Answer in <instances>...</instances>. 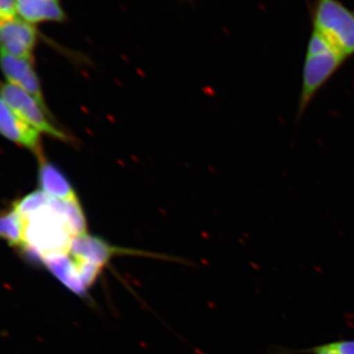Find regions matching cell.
<instances>
[{
	"instance_id": "14",
	"label": "cell",
	"mask_w": 354,
	"mask_h": 354,
	"mask_svg": "<svg viewBox=\"0 0 354 354\" xmlns=\"http://www.w3.org/2000/svg\"><path fill=\"white\" fill-rule=\"evenodd\" d=\"M316 354H333V353H316Z\"/></svg>"
},
{
	"instance_id": "6",
	"label": "cell",
	"mask_w": 354,
	"mask_h": 354,
	"mask_svg": "<svg viewBox=\"0 0 354 354\" xmlns=\"http://www.w3.org/2000/svg\"><path fill=\"white\" fill-rule=\"evenodd\" d=\"M0 68L9 83L29 93L46 109L41 84L32 66V60L15 57L6 51L0 50Z\"/></svg>"
},
{
	"instance_id": "3",
	"label": "cell",
	"mask_w": 354,
	"mask_h": 354,
	"mask_svg": "<svg viewBox=\"0 0 354 354\" xmlns=\"http://www.w3.org/2000/svg\"><path fill=\"white\" fill-rule=\"evenodd\" d=\"M312 30L344 57H354V11L341 0H314L310 6Z\"/></svg>"
},
{
	"instance_id": "7",
	"label": "cell",
	"mask_w": 354,
	"mask_h": 354,
	"mask_svg": "<svg viewBox=\"0 0 354 354\" xmlns=\"http://www.w3.org/2000/svg\"><path fill=\"white\" fill-rule=\"evenodd\" d=\"M0 134L9 141L25 147L39 157L43 156L39 132L14 113L0 97Z\"/></svg>"
},
{
	"instance_id": "4",
	"label": "cell",
	"mask_w": 354,
	"mask_h": 354,
	"mask_svg": "<svg viewBox=\"0 0 354 354\" xmlns=\"http://www.w3.org/2000/svg\"><path fill=\"white\" fill-rule=\"evenodd\" d=\"M0 97L14 113L39 133L60 140L67 139L66 135L48 120L46 109L23 88L9 82L2 84L0 86Z\"/></svg>"
},
{
	"instance_id": "5",
	"label": "cell",
	"mask_w": 354,
	"mask_h": 354,
	"mask_svg": "<svg viewBox=\"0 0 354 354\" xmlns=\"http://www.w3.org/2000/svg\"><path fill=\"white\" fill-rule=\"evenodd\" d=\"M37 39L38 32L35 26L18 16L0 19V50L15 57L32 60Z\"/></svg>"
},
{
	"instance_id": "1",
	"label": "cell",
	"mask_w": 354,
	"mask_h": 354,
	"mask_svg": "<svg viewBox=\"0 0 354 354\" xmlns=\"http://www.w3.org/2000/svg\"><path fill=\"white\" fill-rule=\"evenodd\" d=\"M24 221L22 248L41 262L69 254L72 242L87 234V221L78 199L62 201L48 196Z\"/></svg>"
},
{
	"instance_id": "11",
	"label": "cell",
	"mask_w": 354,
	"mask_h": 354,
	"mask_svg": "<svg viewBox=\"0 0 354 354\" xmlns=\"http://www.w3.org/2000/svg\"><path fill=\"white\" fill-rule=\"evenodd\" d=\"M24 221L22 216L13 208L0 215V237L13 246L22 247L24 244Z\"/></svg>"
},
{
	"instance_id": "9",
	"label": "cell",
	"mask_w": 354,
	"mask_h": 354,
	"mask_svg": "<svg viewBox=\"0 0 354 354\" xmlns=\"http://www.w3.org/2000/svg\"><path fill=\"white\" fill-rule=\"evenodd\" d=\"M16 13L30 24L62 23L66 20L60 0H14Z\"/></svg>"
},
{
	"instance_id": "2",
	"label": "cell",
	"mask_w": 354,
	"mask_h": 354,
	"mask_svg": "<svg viewBox=\"0 0 354 354\" xmlns=\"http://www.w3.org/2000/svg\"><path fill=\"white\" fill-rule=\"evenodd\" d=\"M346 60L348 58L327 39L312 30L302 67L297 120L302 118L314 97L337 73Z\"/></svg>"
},
{
	"instance_id": "12",
	"label": "cell",
	"mask_w": 354,
	"mask_h": 354,
	"mask_svg": "<svg viewBox=\"0 0 354 354\" xmlns=\"http://www.w3.org/2000/svg\"><path fill=\"white\" fill-rule=\"evenodd\" d=\"M319 353H330L333 354H354V339H342L320 344V346H312L310 348L290 349L279 348L272 354H316Z\"/></svg>"
},
{
	"instance_id": "15",
	"label": "cell",
	"mask_w": 354,
	"mask_h": 354,
	"mask_svg": "<svg viewBox=\"0 0 354 354\" xmlns=\"http://www.w3.org/2000/svg\"><path fill=\"white\" fill-rule=\"evenodd\" d=\"M0 19H3V18L0 17ZM6 19H7V18H6Z\"/></svg>"
},
{
	"instance_id": "10",
	"label": "cell",
	"mask_w": 354,
	"mask_h": 354,
	"mask_svg": "<svg viewBox=\"0 0 354 354\" xmlns=\"http://www.w3.org/2000/svg\"><path fill=\"white\" fill-rule=\"evenodd\" d=\"M39 158H41V164H39V180L41 190L48 196L62 200V201L78 199L75 191L64 172L57 169L55 165L44 160L43 156Z\"/></svg>"
},
{
	"instance_id": "13",
	"label": "cell",
	"mask_w": 354,
	"mask_h": 354,
	"mask_svg": "<svg viewBox=\"0 0 354 354\" xmlns=\"http://www.w3.org/2000/svg\"><path fill=\"white\" fill-rule=\"evenodd\" d=\"M17 16L14 0H0V17L13 18Z\"/></svg>"
},
{
	"instance_id": "8",
	"label": "cell",
	"mask_w": 354,
	"mask_h": 354,
	"mask_svg": "<svg viewBox=\"0 0 354 354\" xmlns=\"http://www.w3.org/2000/svg\"><path fill=\"white\" fill-rule=\"evenodd\" d=\"M127 251L129 250L111 245L100 237L84 234L74 239L69 254L79 262L95 266L102 270L114 255L127 254Z\"/></svg>"
}]
</instances>
